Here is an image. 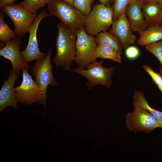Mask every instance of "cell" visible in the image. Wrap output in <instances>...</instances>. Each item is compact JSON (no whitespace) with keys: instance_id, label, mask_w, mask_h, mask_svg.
Segmentation results:
<instances>
[{"instance_id":"6da1fadb","label":"cell","mask_w":162,"mask_h":162,"mask_svg":"<svg viewBox=\"0 0 162 162\" xmlns=\"http://www.w3.org/2000/svg\"><path fill=\"white\" fill-rule=\"evenodd\" d=\"M57 27L56 53L52 61L56 67H61L64 70H69L75 58L76 36L75 33L61 22Z\"/></svg>"},{"instance_id":"7a4b0ae2","label":"cell","mask_w":162,"mask_h":162,"mask_svg":"<svg viewBox=\"0 0 162 162\" xmlns=\"http://www.w3.org/2000/svg\"><path fill=\"white\" fill-rule=\"evenodd\" d=\"M47 7L51 15L75 33L83 27L85 16L74 7L61 0H50Z\"/></svg>"},{"instance_id":"3957f363","label":"cell","mask_w":162,"mask_h":162,"mask_svg":"<svg viewBox=\"0 0 162 162\" xmlns=\"http://www.w3.org/2000/svg\"><path fill=\"white\" fill-rule=\"evenodd\" d=\"M113 17L112 7L97 4L89 14L85 16L83 27L88 34L97 35L110 28L114 22Z\"/></svg>"},{"instance_id":"277c9868","label":"cell","mask_w":162,"mask_h":162,"mask_svg":"<svg viewBox=\"0 0 162 162\" xmlns=\"http://www.w3.org/2000/svg\"><path fill=\"white\" fill-rule=\"evenodd\" d=\"M104 62V60L100 62L95 60L86 69L78 67L70 70L86 78L88 82L86 85L89 90L99 85L110 88L112 84L111 76L115 68L113 67L109 68L104 67L103 64Z\"/></svg>"},{"instance_id":"5b68a950","label":"cell","mask_w":162,"mask_h":162,"mask_svg":"<svg viewBox=\"0 0 162 162\" xmlns=\"http://www.w3.org/2000/svg\"><path fill=\"white\" fill-rule=\"evenodd\" d=\"M52 50V48H50L44 58L37 60L30 68L32 74L35 76V81L42 88L43 95L41 104H43L45 111L48 86L50 85L54 86L58 84L56 79L54 77L52 71V66L51 64Z\"/></svg>"},{"instance_id":"8992f818","label":"cell","mask_w":162,"mask_h":162,"mask_svg":"<svg viewBox=\"0 0 162 162\" xmlns=\"http://www.w3.org/2000/svg\"><path fill=\"white\" fill-rule=\"evenodd\" d=\"M76 40L74 60L78 68L85 69L96 60L94 53L97 43L95 38L87 33L83 27L76 33Z\"/></svg>"},{"instance_id":"52a82bcc","label":"cell","mask_w":162,"mask_h":162,"mask_svg":"<svg viewBox=\"0 0 162 162\" xmlns=\"http://www.w3.org/2000/svg\"><path fill=\"white\" fill-rule=\"evenodd\" d=\"M22 70L21 84L15 89L18 102L26 105L41 104L43 95L41 87L32 79L28 73V69Z\"/></svg>"},{"instance_id":"ba28073f","label":"cell","mask_w":162,"mask_h":162,"mask_svg":"<svg viewBox=\"0 0 162 162\" xmlns=\"http://www.w3.org/2000/svg\"><path fill=\"white\" fill-rule=\"evenodd\" d=\"M134 110L127 113L125 118L127 128L134 132H149L160 128L155 117L146 110L134 106Z\"/></svg>"},{"instance_id":"9c48e42d","label":"cell","mask_w":162,"mask_h":162,"mask_svg":"<svg viewBox=\"0 0 162 162\" xmlns=\"http://www.w3.org/2000/svg\"><path fill=\"white\" fill-rule=\"evenodd\" d=\"M0 9L11 20L14 25V31L20 37L23 36L28 32L37 15L14 3Z\"/></svg>"},{"instance_id":"30bf717a","label":"cell","mask_w":162,"mask_h":162,"mask_svg":"<svg viewBox=\"0 0 162 162\" xmlns=\"http://www.w3.org/2000/svg\"><path fill=\"white\" fill-rule=\"evenodd\" d=\"M45 10L40 11L29 27L28 32L29 34L28 45L26 49L20 51L23 60L28 63L33 61L44 58L46 54L40 51L39 48L37 38V32L39 25L44 18L50 16Z\"/></svg>"},{"instance_id":"8fae6325","label":"cell","mask_w":162,"mask_h":162,"mask_svg":"<svg viewBox=\"0 0 162 162\" xmlns=\"http://www.w3.org/2000/svg\"><path fill=\"white\" fill-rule=\"evenodd\" d=\"M133 32L125 13L124 12L120 14L109 29V32L119 39L123 49L125 50L136 42V38Z\"/></svg>"},{"instance_id":"7c38bea8","label":"cell","mask_w":162,"mask_h":162,"mask_svg":"<svg viewBox=\"0 0 162 162\" xmlns=\"http://www.w3.org/2000/svg\"><path fill=\"white\" fill-rule=\"evenodd\" d=\"M20 37L17 36L13 38L0 50V56L10 61L12 69L15 72L29 69L31 67L21 56L19 50L20 45L21 43Z\"/></svg>"},{"instance_id":"4fadbf2b","label":"cell","mask_w":162,"mask_h":162,"mask_svg":"<svg viewBox=\"0 0 162 162\" xmlns=\"http://www.w3.org/2000/svg\"><path fill=\"white\" fill-rule=\"evenodd\" d=\"M21 74V71L14 72L11 68L8 79L4 82L0 91V112L9 106L16 110L19 109L17 104L18 101L15 94L14 84Z\"/></svg>"},{"instance_id":"5bb4252c","label":"cell","mask_w":162,"mask_h":162,"mask_svg":"<svg viewBox=\"0 0 162 162\" xmlns=\"http://www.w3.org/2000/svg\"><path fill=\"white\" fill-rule=\"evenodd\" d=\"M142 4L138 0H134L127 6L125 13L133 32L145 30L146 25L142 10Z\"/></svg>"},{"instance_id":"9a60e30c","label":"cell","mask_w":162,"mask_h":162,"mask_svg":"<svg viewBox=\"0 0 162 162\" xmlns=\"http://www.w3.org/2000/svg\"><path fill=\"white\" fill-rule=\"evenodd\" d=\"M142 10L147 27L162 25V4L153 2L145 3Z\"/></svg>"},{"instance_id":"2e32d148","label":"cell","mask_w":162,"mask_h":162,"mask_svg":"<svg viewBox=\"0 0 162 162\" xmlns=\"http://www.w3.org/2000/svg\"><path fill=\"white\" fill-rule=\"evenodd\" d=\"M137 33L140 37L137 41V44L145 46L162 40V25H156L147 27Z\"/></svg>"},{"instance_id":"e0dca14e","label":"cell","mask_w":162,"mask_h":162,"mask_svg":"<svg viewBox=\"0 0 162 162\" xmlns=\"http://www.w3.org/2000/svg\"><path fill=\"white\" fill-rule=\"evenodd\" d=\"M133 99L134 106L148 111L155 117L162 128V112L155 110L149 105L143 92L141 91H136L134 93Z\"/></svg>"},{"instance_id":"ac0fdd59","label":"cell","mask_w":162,"mask_h":162,"mask_svg":"<svg viewBox=\"0 0 162 162\" xmlns=\"http://www.w3.org/2000/svg\"><path fill=\"white\" fill-rule=\"evenodd\" d=\"M95 58H101L108 59L118 62H122L121 55L114 48L108 45L97 44L94 53Z\"/></svg>"},{"instance_id":"d6986e66","label":"cell","mask_w":162,"mask_h":162,"mask_svg":"<svg viewBox=\"0 0 162 162\" xmlns=\"http://www.w3.org/2000/svg\"><path fill=\"white\" fill-rule=\"evenodd\" d=\"M97 44H105L115 49L121 55L123 53V47L119 39L113 34L107 31L101 32L95 38Z\"/></svg>"},{"instance_id":"ffe728a7","label":"cell","mask_w":162,"mask_h":162,"mask_svg":"<svg viewBox=\"0 0 162 162\" xmlns=\"http://www.w3.org/2000/svg\"><path fill=\"white\" fill-rule=\"evenodd\" d=\"M14 31L10 29L5 22L4 15L1 12L0 14V40L6 44L12 39L17 36Z\"/></svg>"},{"instance_id":"44dd1931","label":"cell","mask_w":162,"mask_h":162,"mask_svg":"<svg viewBox=\"0 0 162 162\" xmlns=\"http://www.w3.org/2000/svg\"><path fill=\"white\" fill-rule=\"evenodd\" d=\"M50 0H24L18 4L36 14L39 10L44 8Z\"/></svg>"},{"instance_id":"7402d4cb","label":"cell","mask_w":162,"mask_h":162,"mask_svg":"<svg viewBox=\"0 0 162 162\" xmlns=\"http://www.w3.org/2000/svg\"><path fill=\"white\" fill-rule=\"evenodd\" d=\"M145 49L154 55L159 61L160 74L162 75V40L145 46Z\"/></svg>"},{"instance_id":"603a6c76","label":"cell","mask_w":162,"mask_h":162,"mask_svg":"<svg viewBox=\"0 0 162 162\" xmlns=\"http://www.w3.org/2000/svg\"><path fill=\"white\" fill-rule=\"evenodd\" d=\"M134 0H115L112 6L113 9L114 21H116L122 13H125L128 5Z\"/></svg>"},{"instance_id":"cb8c5ba5","label":"cell","mask_w":162,"mask_h":162,"mask_svg":"<svg viewBox=\"0 0 162 162\" xmlns=\"http://www.w3.org/2000/svg\"><path fill=\"white\" fill-rule=\"evenodd\" d=\"M94 0H74V6L85 16L88 15L91 10V6Z\"/></svg>"},{"instance_id":"d4e9b609","label":"cell","mask_w":162,"mask_h":162,"mask_svg":"<svg viewBox=\"0 0 162 162\" xmlns=\"http://www.w3.org/2000/svg\"><path fill=\"white\" fill-rule=\"evenodd\" d=\"M145 71L150 76L153 81L158 87L162 84V75L161 74L155 72L152 68L147 65H143Z\"/></svg>"},{"instance_id":"484cf974","label":"cell","mask_w":162,"mask_h":162,"mask_svg":"<svg viewBox=\"0 0 162 162\" xmlns=\"http://www.w3.org/2000/svg\"><path fill=\"white\" fill-rule=\"evenodd\" d=\"M125 50L126 57L130 59H134L138 57L140 53L139 49L134 46H130Z\"/></svg>"},{"instance_id":"4316f807","label":"cell","mask_w":162,"mask_h":162,"mask_svg":"<svg viewBox=\"0 0 162 162\" xmlns=\"http://www.w3.org/2000/svg\"><path fill=\"white\" fill-rule=\"evenodd\" d=\"M115 0H99L100 3L109 7H112Z\"/></svg>"},{"instance_id":"83f0119b","label":"cell","mask_w":162,"mask_h":162,"mask_svg":"<svg viewBox=\"0 0 162 162\" xmlns=\"http://www.w3.org/2000/svg\"><path fill=\"white\" fill-rule=\"evenodd\" d=\"M16 0H0V8L14 3Z\"/></svg>"},{"instance_id":"f1b7e54d","label":"cell","mask_w":162,"mask_h":162,"mask_svg":"<svg viewBox=\"0 0 162 162\" xmlns=\"http://www.w3.org/2000/svg\"><path fill=\"white\" fill-rule=\"evenodd\" d=\"M67 3L68 4L70 5L74 6V0H61Z\"/></svg>"},{"instance_id":"f546056e","label":"cell","mask_w":162,"mask_h":162,"mask_svg":"<svg viewBox=\"0 0 162 162\" xmlns=\"http://www.w3.org/2000/svg\"><path fill=\"white\" fill-rule=\"evenodd\" d=\"M151 2H156L162 4V0H146L145 3Z\"/></svg>"},{"instance_id":"4dcf8cb0","label":"cell","mask_w":162,"mask_h":162,"mask_svg":"<svg viewBox=\"0 0 162 162\" xmlns=\"http://www.w3.org/2000/svg\"><path fill=\"white\" fill-rule=\"evenodd\" d=\"M142 4H143L145 2L146 0H138Z\"/></svg>"},{"instance_id":"1f68e13d","label":"cell","mask_w":162,"mask_h":162,"mask_svg":"<svg viewBox=\"0 0 162 162\" xmlns=\"http://www.w3.org/2000/svg\"><path fill=\"white\" fill-rule=\"evenodd\" d=\"M158 88L162 94V84L160 86H158Z\"/></svg>"}]
</instances>
